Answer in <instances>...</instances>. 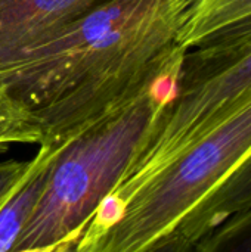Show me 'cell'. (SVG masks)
Segmentation results:
<instances>
[{
  "mask_svg": "<svg viewBox=\"0 0 251 252\" xmlns=\"http://www.w3.org/2000/svg\"><path fill=\"white\" fill-rule=\"evenodd\" d=\"M188 4L102 0L46 38L1 56L0 87L33 114L38 146L56 148L180 58Z\"/></svg>",
  "mask_w": 251,
  "mask_h": 252,
  "instance_id": "6da1fadb",
  "label": "cell"
},
{
  "mask_svg": "<svg viewBox=\"0 0 251 252\" xmlns=\"http://www.w3.org/2000/svg\"><path fill=\"white\" fill-rule=\"evenodd\" d=\"M183 55L139 92L52 148L43 192L13 252L74 250L81 232L173 99Z\"/></svg>",
  "mask_w": 251,
  "mask_h": 252,
  "instance_id": "7a4b0ae2",
  "label": "cell"
},
{
  "mask_svg": "<svg viewBox=\"0 0 251 252\" xmlns=\"http://www.w3.org/2000/svg\"><path fill=\"white\" fill-rule=\"evenodd\" d=\"M251 154V96L142 183L109 193L74 252H167L189 214Z\"/></svg>",
  "mask_w": 251,
  "mask_h": 252,
  "instance_id": "3957f363",
  "label": "cell"
},
{
  "mask_svg": "<svg viewBox=\"0 0 251 252\" xmlns=\"http://www.w3.org/2000/svg\"><path fill=\"white\" fill-rule=\"evenodd\" d=\"M251 96V32L185 52L178 89L111 193L146 180Z\"/></svg>",
  "mask_w": 251,
  "mask_h": 252,
  "instance_id": "277c9868",
  "label": "cell"
},
{
  "mask_svg": "<svg viewBox=\"0 0 251 252\" xmlns=\"http://www.w3.org/2000/svg\"><path fill=\"white\" fill-rule=\"evenodd\" d=\"M102 0H0V58L31 46Z\"/></svg>",
  "mask_w": 251,
  "mask_h": 252,
  "instance_id": "5b68a950",
  "label": "cell"
},
{
  "mask_svg": "<svg viewBox=\"0 0 251 252\" xmlns=\"http://www.w3.org/2000/svg\"><path fill=\"white\" fill-rule=\"evenodd\" d=\"M251 208V154L189 214L167 252L194 251L198 242L237 213Z\"/></svg>",
  "mask_w": 251,
  "mask_h": 252,
  "instance_id": "8992f818",
  "label": "cell"
},
{
  "mask_svg": "<svg viewBox=\"0 0 251 252\" xmlns=\"http://www.w3.org/2000/svg\"><path fill=\"white\" fill-rule=\"evenodd\" d=\"M251 32V0H189L178 44L183 50Z\"/></svg>",
  "mask_w": 251,
  "mask_h": 252,
  "instance_id": "52a82bcc",
  "label": "cell"
},
{
  "mask_svg": "<svg viewBox=\"0 0 251 252\" xmlns=\"http://www.w3.org/2000/svg\"><path fill=\"white\" fill-rule=\"evenodd\" d=\"M53 149L40 146L31 167L0 207V252L13 251L43 192Z\"/></svg>",
  "mask_w": 251,
  "mask_h": 252,
  "instance_id": "ba28073f",
  "label": "cell"
},
{
  "mask_svg": "<svg viewBox=\"0 0 251 252\" xmlns=\"http://www.w3.org/2000/svg\"><path fill=\"white\" fill-rule=\"evenodd\" d=\"M41 130L25 105L0 87V151L12 145H40Z\"/></svg>",
  "mask_w": 251,
  "mask_h": 252,
  "instance_id": "9c48e42d",
  "label": "cell"
},
{
  "mask_svg": "<svg viewBox=\"0 0 251 252\" xmlns=\"http://www.w3.org/2000/svg\"><path fill=\"white\" fill-rule=\"evenodd\" d=\"M197 252H251V208L237 213L203 238Z\"/></svg>",
  "mask_w": 251,
  "mask_h": 252,
  "instance_id": "30bf717a",
  "label": "cell"
},
{
  "mask_svg": "<svg viewBox=\"0 0 251 252\" xmlns=\"http://www.w3.org/2000/svg\"><path fill=\"white\" fill-rule=\"evenodd\" d=\"M33 159L19 161V159H6L0 161V207L15 189V186L22 180L28 168L31 167Z\"/></svg>",
  "mask_w": 251,
  "mask_h": 252,
  "instance_id": "8fae6325",
  "label": "cell"
}]
</instances>
